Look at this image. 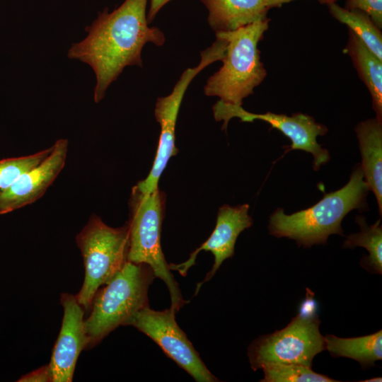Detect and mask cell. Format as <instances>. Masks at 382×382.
Returning a JSON list of instances; mask_svg holds the SVG:
<instances>
[{
    "label": "cell",
    "instance_id": "1",
    "mask_svg": "<svg viewBox=\"0 0 382 382\" xmlns=\"http://www.w3.org/2000/svg\"><path fill=\"white\" fill-rule=\"evenodd\" d=\"M147 2L125 0L111 13L105 8L86 28L87 36L69 48V58L88 64L96 74V103L104 98L108 86L125 67L142 66L141 50L146 43L156 46L164 44L163 33L156 27L149 26Z\"/></svg>",
    "mask_w": 382,
    "mask_h": 382
},
{
    "label": "cell",
    "instance_id": "2",
    "mask_svg": "<svg viewBox=\"0 0 382 382\" xmlns=\"http://www.w3.org/2000/svg\"><path fill=\"white\" fill-rule=\"evenodd\" d=\"M369 191L357 163L345 186L325 194L313 206L289 215L277 208L270 216L269 232L277 238L293 239L303 248L325 245L332 234L344 236L341 223L349 212L367 209Z\"/></svg>",
    "mask_w": 382,
    "mask_h": 382
},
{
    "label": "cell",
    "instance_id": "3",
    "mask_svg": "<svg viewBox=\"0 0 382 382\" xmlns=\"http://www.w3.org/2000/svg\"><path fill=\"white\" fill-rule=\"evenodd\" d=\"M269 21L268 18L234 30L216 33V37L225 40L227 45L223 65L204 87L206 96L242 106L243 99L254 93L267 76L257 45L268 29Z\"/></svg>",
    "mask_w": 382,
    "mask_h": 382
},
{
    "label": "cell",
    "instance_id": "4",
    "mask_svg": "<svg viewBox=\"0 0 382 382\" xmlns=\"http://www.w3.org/2000/svg\"><path fill=\"white\" fill-rule=\"evenodd\" d=\"M145 263L127 261L123 267L101 289L91 303V313L84 320L87 347L92 348L137 311L148 306L149 287L155 278Z\"/></svg>",
    "mask_w": 382,
    "mask_h": 382
},
{
    "label": "cell",
    "instance_id": "5",
    "mask_svg": "<svg viewBox=\"0 0 382 382\" xmlns=\"http://www.w3.org/2000/svg\"><path fill=\"white\" fill-rule=\"evenodd\" d=\"M165 199L164 193L158 188L149 193H143L134 187L128 224L127 261L145 263L151 267L155 277L166 284L170 296V308L178 312L187 301L182 296L161 246Z\"/></svg>",
    "mask_w": 382,
    "mask_h": 382
},
{
    "label": "cell",
    "instance_id": "6",
    "mask_svg": "<svg viewBox=\"0 0 382 382\" xmlns=\"http://www.w3.org/2000/svg\"><path fill=\"white\" fill-rule=\"evenodd\" d=\"M76 241L85 267L83 284L76 297L84 311H89L99 287L107 284L127 261L129 226L112 228L93 214Z\"/></svg>",
    "mask_w": 382,
    "mask_h": 382
},
{
    "label": "cell",
    "instance_id": "7",
    "mask_svg": "<svg viewBox=\"0 0 382 382\" xmlns=\"http://www.w3.org/2000/svg\"><path fill=\"white\" fill-rule=\"evenodd\" d=\"M320 324L316 313L299 312L283 329L255 340L248 351L251 368L256 371L265 363L312 368L313 358L325 349Z\"/></svg>",
    "mask_w": 382,
    "mask_h": 382
},
{
    "label": "cell",
    "instance_id": "8",
    "mask_svg": "<svg viewBox=\"0 0 382 382\" xmlns=\"http://www.w3.org/2000/svg\"><path fill=\"white\" fill-rule=\"evenodd\" d=\"M227 42L217 37L216 41L201 52L199 64L183 71L172 92L156 100L154 114L161 126V134L156 158L147 178L139 182L135 187L143 193H149L158 188V182L171 156L178 153L175 146V129L178 114L183 96L192 79L212 63L222 60Z\"/></svg>",
    "mask_w": 382,
    "mask_h": 382
},
{
    "label": "cell",
    "instance_id": "9",
    "mask_svg": "<svg viewBox=\"0 0 382 382\" xmlns=\"http://www.w3.org/2000/svg\"><path fill=\"white\" fill-rule=\"evenodd\" d=\"M172 308L155 311L149 305L135 312L125 325H132L154 341L166 354L197 382L219 381L178 326Z\"/></svg>",
    "mask_w": 382,
    "mask_h": 382
},
{
    "label": "cell",
    "instance_id": "10",
    "mask_svg": "<svg viewBox=\"0 0 382 382\" xmlns=\"http://www.w3.org/2000/svg\"><path fill=\"white\" fill-rule=\"evenodd\" d=\"M212 108L215 120L224 121L222 129H226L229 120L233 117H238L242 122H252L259 120L267 122L272 128L278 129L291 140L289 151L299 149L313 155V168L315 170L330 160L329 151L322 148L317 141V137L325 135L328 129L325 125L316 122L310 115L301 112L294 113L291 116L270 112L252 113L245 110L242 106L220 100Z\"/></svg>",
    "mask_w": 382,
    "mask_h": 382
},
{
    "label": "cell",
    "instance_id": "11",
    "mask_svg": "<svg viewBox=\"0 0 382 382\" xmlns=\"http://www.w3.org/2000/svg\"><path fill=\"white\" fill-rule=\"evenodd\" d=\"M248 204L236 207L224 204L219 209L216 226L209 238L193 251L185 262L168 265L170 270H176L185 277L188 270L195 264V259L200 251H210L213 254L214 262L212 268L204 279L197 284L195 294L204 283L213 277L222 262L233 255L238 235L250 227L253 222L248 214Z\"/></svg>",
    "mask_w": 382,
    "mask_h": 382
},
{
    "label": "cell",
    "instance_id": "12",
    "mask_svg": "<svg viewBox=\"0 0 382 382\" xmlns=\"http://www.w3.org/2000/svg\"><path fill=\"white\" fill-rule=\"evenodd\" d=\"M60 303L64 316L49 366L52 382H71L79 355L87 347L85 311L73 294H62Z\"/></svg>",
    "mask_w": 382,
    "mask_h": 382
},
{
    "label": "cell",
    "instance_id": "13",
    "mask_svg": "<svg viewBox=\"0 0 382 382\" xmlns=\"http://www.w3.org/2000/svg\"><path fill=\"white\" fill-rule=\"evenodd\" d=\"M68 152V140L60 139L52 145L47 158L23 173L0 195V214H5L40 199L63 169Z\"/></svg>",
    "mask_w": 382,
    "mask_h": 382
},
{
    "label": "cell",
    "instance_id": "14",
    "mask_svg": "<svg viewBox=\"0 0 382 382\" xmlns=\"http://www.w3.org/2000/svg\"><path fill=\"white\" fill-rule=\"evenodd\" d=\"M208 23L215 33L226 32L268 19L267 0H201Z\"/></svg>",
    "mask_w": 382,
    "mask_h": 382
},
{
    "label": "cell",
    "instance_id": "15",
    "mask_svg": "<svg viewBox=\"0 0 382 382\" xmlns=\"http://www.w3.org/2000/svg\"><path fill=\"white\" fill-rule=\"evenodd\" d=\"M361 155L360 164L369 190L382 213V120L376 117L359 122L355 127Z\"/></svg>",
    "mask_w": 382,
    "mask_h": 382
},
{
    "label": "cell",
    "instance_id": "16",
    "mask_svg": "<svg viewBox=\"0 0 382 382\" xmlns=\"http://www.w3.org/2000/svg\"><path fill=\"white\" fill-rule=\"evenodd\" d=\"M345 51L351 57L360 79L371 94L376 117L382 120V60L349 29Z\"/></svg>",
    "mask_w": 382,
    "mask_h": 382
},
{
    "label": "cell",
    "instance_id": "17",
    "mask_svg": "<svg viewBox=\"0 0 382 382\" xmlns=\"http://www.w3.org/2000/svg\"><path fill=\"white\" fill-rule=\"evenodd\" d=\"M325 349L333 357H347L358 361L363 369L374 366L382 359V330L362 337L342 338L324 336Z\"/></svg>",
    "mask_w": 382,
    "mask_h": 382
},
{
    "label": "cell",
    "instance_id": "18",
    "mask_svg": "<svg viewBox=\"0 0 382 382\" xmlns=\"http://www.w3.org/2000/svg\"><path fill=\"white\" fill-rule=\"evenodd\" d=\"M356 222L360 227V231L351 233L343 244V248H365L369 256H364L361 261V267L366 270L381 274L382 273V226L381 219L374 224L369 226L363 216H356Z\"/></svg>",
    "mask_w": 382,
    "mask_h": 382
},
{
    "label": "cell",
    "instance_id": "19",
    "mask_svg": "<svg viewBox=\"0 0 382 382\" xmlns=\"http://www.w3.org/2000/svg\"><path fill=\"white\" fill-rule=\"evenodd\" d=\"M330 13L338 21L347 25L365 45L382 60V34L371 18L359 10H347L337 5H328Z\"/></svg>",
    "mask_w": 382,
    "mask_h": 382
},
{
    "label": "cell",
    "instance_id": "20",
    "mask_svg": "<svg viewBox=\"0 0 382 382\" xmlns=\"http://www.w3.org/2000/svg\"><path fill=\"white\" fill-rule=\"evenodd\" d=\"M264 378L261 382H333L337 381L298 364L265 363L261 365Z\"/></svg>",
    "mask_w": 382,
    "mask_h": 382
},
{
    "label": "cell",
    "instance_id": "21",
    "mask_svg": "<svg viewBox=\"0 0 382 382\" xmlns=\"http://www.w3.org/2000/svg\"><path fill=\"white\" fill-rule=\"evenodd\" d=\"M52 149V146L30 155L0 160V195L6 192L23 173L47 158Z\"/></svg>",
    "mask_w": 382,
    "mask_h": 382
},
{
    "label": "cell",
    "instance_id": "22",
    "mask_svg": "<svg viewBox=\"0 0 382 382\" xmlns=\"http://www.w3.org/2000/svg\"><path fill=\"white\" fill-rule=\"evenodd\" d=\"M347 10H359L367 14L375 25L382 28V0H346Z\"/></svg>",
    "mask_w": 382,
    "mask_h": 382
},
{
    "label": "cell",
    "instance_id": "23",
    "mask_svg": "<svg viewBox=\"0 0 382 382\" xmlns=\"http://www.w3.org/2000/svg\"><path fill=\"white\" fill-rule=\"evenodd\" d=\"M20 382H47L51 381L50 369L45 365L33 371L23 375L18 380Z\"/></svg>",
    "mask_w": 382,
    "mask_h": 382
},
{
    "label": "cell",
    "instance_id": "24",
    "mask_svg": "<svg viewBox=\"0 0 382 382\" xmlns=\"http://www.w3.org/2000/svg\"><path fill=\"white\" fill-rule=\"evenodd\" d=\"M171 0H150V7L146 16L148 23H151L155 18L160 9Z\"/></svg>",
    "mask_w": 382,
    "mask_h": 382
},
{
    "label": "cell",
    "instance_id": "25",
    "mask_svg": "<svg viewBox=\"0 0 382 382\" xmlns=\"http://www.w3.org/2000/svg\"><path fill=\"white\" fill-rule=\"evenodd\" d=\"M294 0H267V5L270 8L274 7H281L283 4L286 3L291 2ZM320 4H331L336 3L339 0H318Z\"/></svg>",
    "mask_w": 382,
    "mask_h": 382
},
{
    "label": "cell",
    "instance_id": "26",
    "mask_svg": "<svg viewBox=\"0 0 382 382\" xmlns=\"http://www.w3.org/2000/svg\"><path fill=\"white\" fill-rule=\"evenodd\" d=\"M381 377H376V378H370V379H367V380H364L363 381L364 382H375V381H381Z\"/></svg>",
    "mask_w": 382,
    "mask_h": 382
}]
</instances>
